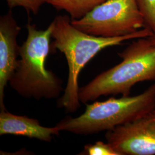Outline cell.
<instances>
[{
  "mask_svg": "<svg viewBox=\"0 0 155 155\" xmlns=\"http://www.w3.org/2000/svg\"><path fill=\"white\" fill-rule=\"evenodd\" d=\"M52 46L64 54L68 66L66 87L59 104L67 113H74L80 107L78 77L86 64L100 51L107 47L121 45L125 41L148 38L153 35L147 28L126 36L106 38L85 33L75 27L68 15L56 17L52 22Z\"/></svg>",
  "mask_w": 155,
  "mask_h": 155,
  "instance_id": "6da1fadb",
  "label": "cell"
},
{
  "mask_svg": "<svg viewBox=\"0 0 155 155\" xmlns=\"http://www.w3.org/2000/svg\"><path fill=\"white\" fill-rule=\"evenodd\" d=\"M28 36L20 49V59L9 84L12 89L26 98L54 99L64 91L62 81L45 68L50 53L53 25L39 30L29 22Z\"/></svg>",
  "mask_w": 155,
  "mask_h": 155,
  "instance_id": "7a4b0ae2",
  "label": "cell"
},
{
  "mask_svg": "<svg viewBox=\"0 0 155 155\" xmlns=\"http://www.w3.org/2000/svg\"><path fill=\"white\" fill-rule=\"evenodd\" d=\"M118 55L121 62L79 88L81 102L94 101L101 96H127L135 84L155 81V45L148 38L137 39Z\"/></svg>",
  "mask_w": 155,
  "mask_h": 155,
  "instance_id": "3957f363",
  "label": "cell"
},
{
  "mask_svg": "<svg viewBox=\"0 0 155 155\" xmlns=\"http://www.w3.org/2000/svg\"><path fill=\"white\" fill-rule=\"evenodd\" d=\"M155 109V83L137 95L111 97L87 105L82 114L66 117L56 127L75 134H93L133 122Z\"/></svg>",
  "mask_w": 155,
  "mask_h": 155,
  "instance_id": "277c9868",
  "label": "cell"
},
{
  "mask_svg": "<svg viewBox=\"0 0 155 155\" xmlns=\"http://www.w3.org/2000/svg\"><path fill=\"white\" fill-rule=\"evenodd\" d=\"M71 24L85 33L106 38L126 36L145 28L137 0H107Z\"/></svg>",
  "mask_w": 155,
  "mask_h": 155,
  "instance_id": "5b68a950",
  "label": "cell"
},
{
  "mask_svg": "<svg viewBox=\"0 0 155 155\" xmlns=\"http://www.w3.org/2000/svg\"><path fill=\"white\" fill-rule=\"evenodd\" d=\"M105 137L119 155H155V109L133 122L107 131Z\"/></svg>",
  "mask_w": 155,
  "mask_h": 155,
  "instance_id": "8992f818",
  "label": "cell"
},
{
  "mask_svg": "<svg viewBox=\"0 0 155 155\" xmlns=\"http://www.w3.org/2000/svg\"><path fill=\"white\" fill-rule=\"evenodd\" d=\"M21 28L11 11L0 18V109L5 110L4 91L18 65L20 46L17 36Z\"/></svg>",
  "mask_w": 155,
  "mask_h": 155,
  "instance_id": "52a82bcc",
  "label": "cell"
},
{
  "mask_svg": "<svg viewBox=\"0 0 155 155\" xmlns=\"http://www.w3.org/2000/svg\"><path fill=\"white\" fill-rule=\"evenodd\" d=\"M60 130L56 127H45L36 119L18 116L5 110L0 113V135L12 134L51 142Z\"/></svg>",
  "mask_w": 155,
  "mask_h": 155,
  "instance_id": "ba28073f",
  "label": "cell"
},
{
  "mask_svg": "<svg viewBox=\"0 0 155 155\" xmlns=\"http://www.w3.org/2000/svg\"><path fill=\"white\" fill-rule=\"evenodd\" d=\"M59 11L68 13L71 20H78L86 15L97 6L107 0H45Z\"/></svg>",
  "mask_w": 155,
  "mask_h": 155,
  "instance_id": "9c48e42d",
  "label": "cell"
},
{
  "mask_svg": "<svg viewBox=\"0 0 155 155\" xmlns=\"http://www.w3.org/2000/svg\"><path fill=\"white\" fill-rule=\"evenodd\" d=\"M137 2L144 17L145 27L155 34V0H137Z\"/></svg>",
  "mask_w": 155,
  "mask_h": 155,
  "instance_id": "30bf717a",
  "label": "cell"
},
{
  "mask_svg": "<svg viewBox=\"0 0 155 155\" xmlns=\"http://www.w3.org/2000/svg\"><path fill=\"white\" fill-rule=\"evenodd\" d=\"M79 155H119L110 144L102 141H97L93 144H87Z\"/></svg>",
  "mask_w": 155,
  "mask_h": 155,
  "instance_id": "8fae6325",
  "label": "cell"
},
{
  "mask_svg": "<svg viewBox=\"0 0 155 155\" xmlns=\"http://www.w3.org/2000/svg\"><path fill=\"white\" fill-rule=\"evenodd\" d=\"M6 1L11 9L20 6L34 15L38 14L41 6L45 2V0H6Z\"/></svg>",
  "mask_w": 155,
  "mask_h": 155,
  "instance_id": "7c38bea8",
  "label": "cell"
},
{
  "mask_svg": "<svg viewBox=\"0 0 155 155\" xmlns=\"http://www.w3.org/2000/svg\"><path fill=\"white\" fill-rule=\"evenodd\" d=\"M148 38L150 40V41H151L152 43H153V45H155V34H153L152 36L148 37Z\"/></svg>",
  "mask_w": 155,
  "mask_h": 155,
  "instance_id": "4fadbf2b",
  "label": "cell"
}]
</instances>
